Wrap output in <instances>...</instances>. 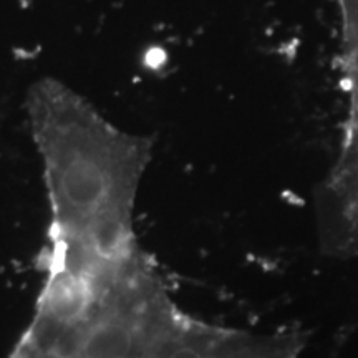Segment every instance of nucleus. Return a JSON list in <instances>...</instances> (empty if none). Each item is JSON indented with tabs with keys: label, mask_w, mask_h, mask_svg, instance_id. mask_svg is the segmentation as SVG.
Instances as JSON below:
<instances>
[{
	"label": "nucleus",
	"mask_w": 358,
	"mask_h": 358,
	"mask_svg": "<svg viewBox=\"0 0 358 358\" xmlns=\"http://www.w3.org/2000/svg\"><path fill=\"white\" fill-rule=\"evenodd\" d=\"M42 266L12 358H148L182 313L131 214L50 208Z\"/></svg>",
	"instance_id": "obj_1"
},
{
	"label": "nucleus",
	"mask_w": 358,
	"mask_h": 358,
	"mask_svg": "<svg viewBox=\"0 0 358 358\" xmlns=\"http://www.w3.org/2000/svg\"><path fill=\"white\" fill-rule=\"evenodd\" d=\"M307 343L301 330L250 332L206 322L199 358H299Z\"/></svg>",
	"instance_id": "obj_2"
}]
</instances>
